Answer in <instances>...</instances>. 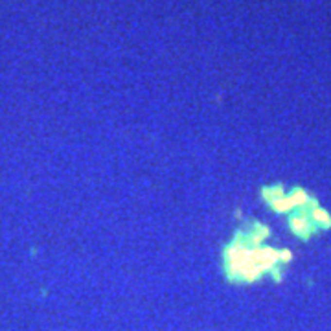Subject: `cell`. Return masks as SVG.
Returning <instances> with one entry per match:
<instances>
[{"mask_svg":"<svg viewBox=\"0 0 331 331\" xmlns=\"http://www.w3.org/2000/svg\"><path fill=\"white\" fill-rule=\"evenodd\" d=\"M274 250L254 248L248 238H236L224 250V269L230 280L252 281L276 261Z\"/></svg>","mask_w":331,"mask_h":331,"instance_id":"6da1fadb","label":"cell"}]
</instances>
